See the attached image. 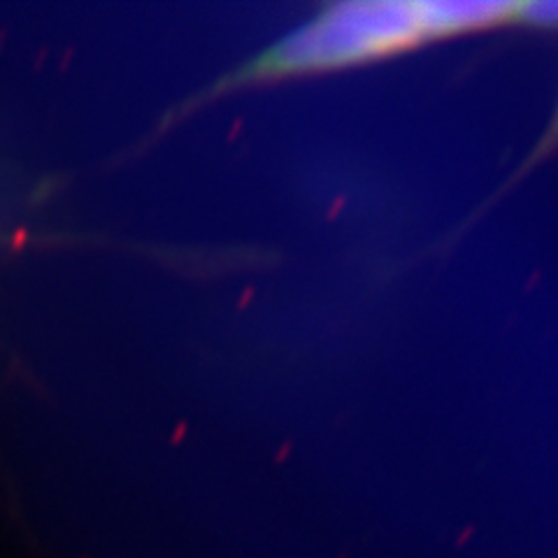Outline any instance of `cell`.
I'll list each match as a JSON object with an SVG mask.
<instances>
[{"instance_id": "1", "label": "cell", "mask_w": 558, "mask_h": 558, "mask_svg": "<svg viewBox=\"0 0 558 558\" xmlns=\"http://www.w3.org/2000/svg\"><path fill=\"white\" fill-rule=\"evenodd\" d=\"M433 40L424 0H347L324 5L258 57L219 82L217 92L295 75L330 73Z\"/></svg>"}, {"instance_id": "2", "label": "cell", "mask_w": 558, "mask_h": 558, "mask_svg": "<svg viewBox=\"0 0 558 558\" xmlns=\"http://www.w3.org/2000/svg\"><path fill=\"white\" fill-rule=\"evenodd\" d=\"M514 24L558 28V0H539V3H519Z\"/></svg>"}, {"instance_id": "3", "label": "cell", "mask_w": 558, "mask_h": 558, "mask_svg": "<svg viewBox=\"0 0 558 558\" xmlns=\"http://www.w3.org/2000/svg\"><path fill=\"white\" fill-rule=\"evenodd\" d=\"M554 149H558V108H556V114L551 119V124L547 126L543 140H539V145L533 149V154L526 159V163H523V168L519 170V178L521 174H526L537 161H543L547 154H551Z\"/></svg>"}]
</instances>
